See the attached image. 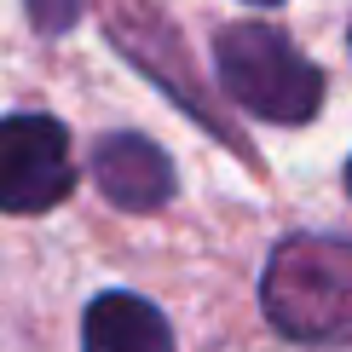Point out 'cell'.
<instances>
[{
	"mask_svg": "<svg viewBox=\"0 0 352 352\" xmlns=\"http://www.w3.org/2000/svg\"><path fill=\"white\" fill-rule=\"evenodd\" d=\"M260 306L289 341H352V237H283L260 272Z\"/></svg>",
	"mask_w": 352,
	"mask_h": 352,
	"instance_id": "1",
	"label": "cell"
},
{
	"mask_svg": "<svg viewBox=\"0 0 352 352\" xmlns=\"http://www.w3.org/2000/svg\"><path fill=\"white\" fill-rule=\"evenodd\" d=\"M214 76L231 104L260 122L300 127L324 110V69L272 23H226L214 35Z\"/></svg>",
	"mask_w": 352,
	"mask_h": 352,
	"instance_id": "2",
	"label": "cell"
},
{
	"mask_svg": "<svg viewBox=\"0 0 352 352\" xmlns=\"http://www.w3.org/2000/svg\"><path fill=\"white\" fill-rule=\"evenodd\" d=\"M76 190L69 133L58 116L23 110L0 122V214H47Z\"/></svg>",
	"mask_w": 352,
	"mask_h": 352,
	"instance_id": "3",
	"label": "cell"
},
{
	"mask_svg": "<svg viewBox=\"0 0 352 352\" xmlns=\"http://www.w3.org/2000/svg\"><path fill=\"white\" fill-rule=\"evenodd\" d=\"M110 41L133 58V64H139L156 87H162V93L179 98V110H190L208 133H219L226 144H237V151H243V139L231 133V127L219 122L208 104H202L197 81H190V64H185V47H179V29H173V23H162L151 6H116V12H110Z\"/></svg>",
	"mask_w": 352,
	"mask_h": 352,
	"instance_id": "4",
	"label": "cell"
},
{
	"mask_svg": "<svg viewBox=\"0 0 352 352\" xmlns=\"http://www.w3.org/2000/svg\"><path fill=\"white\" fill-rule=\"evenodd\" d=\"M93 179L98 190L127 214H156L173 197V162L156 151L144 133H104L93 151Z\"/></svg>",
	"mask_w": 352,
	"mask_h": 352,
	"instance_id": "5",
	"label": "cell"
},
{
	"mask_svg": "<svg viewBox=\"0 0 352 352\" xmlns=\"http://www.w3.org/2000/svg\"><path fill=\"white\" fill-rule=\"evenodd\" d=\"M81 352H173V329L162 306L127 295V289H110L81 318Z\"/></svg>",
	"mask_w": 352,
	"mask_h": 352,
	"instance_id": "6",
	"label": "cell"
},
{
	"mask_svg": "<svg viewBox=\"0 0 352 352\" xmlns=\"http://www.w3.org/2000/svg\"><path fill=\"white\" fill-rule=\"evenodd\" d=\"M23 12H29V23H35L47 41H58V35H69V29H76L81 0H23Z\"/></svg>",
	"mask_w": 352,
	"mask_h": 352,
	"instance_id": "7",
	"label": "cell"
},
{
	"mask_svg": "<svg viewBox=\"0 0 352 352\" xmlns=\"http://www.w3.org/2000/svg\"><path fill=\"white\" fill-rule=\"evenodd\" d=\"M248 6H283V0H248Z\"/></svg>",
	"mask_w": 352,
	"mask_h": 352,
	"instance_id": "8",
	"label": "cell"
},
{
	"mask_svg": "<svg viewBox=\"0 0 352 352\" xmlns=\"http://www.w3.org/2000/svg\"><path fill=\"white\" fill-rule=\"evenodd\" d=\"M346 190H352V162H346Z\"/></svg>",
	"mask_w": 352,
	"mask_h": 352,
	"instance_id": "9",
	"label": "cell"
},
{
	"mask_svg": "<svg viewBox=\"0 0 352 352\" xmlns=\"http://www.w3.org/2000/svg\"><path fill=\"white\" fill-rule=\"evenodd\" d=\"M346 47H352V23H346Z\"/></svg>",
	"mask_w": 352,
	"mask_h": 352,
	"instance_id": "10",
	"label": "cell"
}]
</instances>
